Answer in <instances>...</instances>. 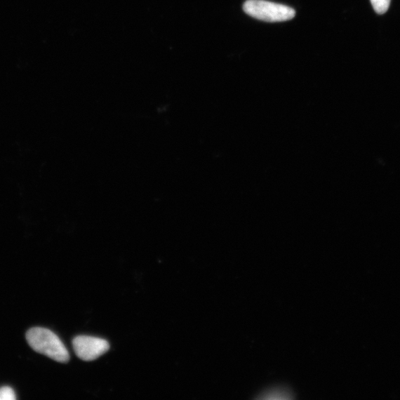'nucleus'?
<instances>
[{"label":"nucleus","instance_id":"obj_1","mask_svg":"<svg viewBox=\"0 0 400 400\" xmlns=\"http://www.w3.org/2000/svg\"><path fill=\"white\" fill-rule=\"evenodd\" d=\"M26 340L31 348L39 354L46 355L55 361L67 364L70 355L56 333L41 327H35L26 333Z\"/></svg>","mask_w":400,"mask_h":400},{"label":"nucleus","instance_id":"obj_2","mask_svg":"<svg viewBox=\"0 0 400 400\" xmlns=\"http://www.w3.org/2000/svg\"><path fill=\"white\" fill-rule=\"evenodd\" d=\"M244 10L248 15L269 22L288 21L296 15L295 11L288 6L265 0H248Z\"/></svg>","mask_w":400,"mask_h":400},{"label":"nucleus","instance_id":"obj_3","mask_svg":"<svg viewBox=\"0 0 400 400\" xmlns=\"http://www.w3.org/2000/svg\"><path fill=\"white\" fill-rule=\"evenodd\" d=\"M72 343L76 356L88 362L98 359L110 349L108 341L89 336L76 337Z\"/></svg>","mask_w":400,"mask_h":400},{"label":"nucleus","instance_id":"obj_4","mask_svg":"<svg viewBox=\"0 0 400 400\" xmlns=\"http://www.w3.org/2000/svg\"><path fill=\"white\" fill-rule=\"evenodd\" d=\"M373 8L375 9L378 15H383V13L388 11L391 0H371Z\"/></svg>","mask_w":400,"mask_h":400},{"label":"nucleus","instance_id":"obj_5","mask_svg":"<svg viewBox=\"0 0 400 400\" xmlns=\"http://www.w3.org/2000/svg\"><path fill=\"white\" fill-rule=\"evenodd\" d=\"M17 399L15 391L9 386L0 388V400H15Z\"/></svg>","mask_w":400,"mask_h":400}]
</instances>
